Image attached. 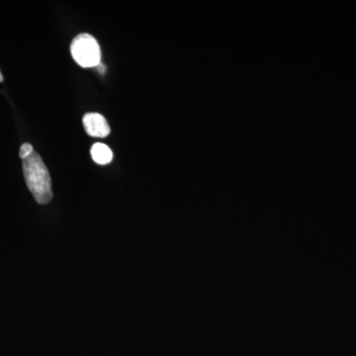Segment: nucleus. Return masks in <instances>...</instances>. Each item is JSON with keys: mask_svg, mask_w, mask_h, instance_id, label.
Segmentation results:
<instances>
[{"mask_svg": "<svg viewBox=\"0 0 356 356\" xmlns=\"http://www.w3.org/2000/svg\"><path fill=\"white\" fill-rule=\"evenodd\" d=\"M34 153V149H33L32 145L28 144V143H25L20 147L19 156L22 159H25L29 158L31 154Z\"/></svg>", "mask_w": 356, "mask_h": 356, "instance_id": "39448f33", "label": "nucleus"}, {"mask_svg": "<svg viewBox=\"0 0 356 356\" xmlns=\"http://www.w3.org/2000/svg\"><path fill=\"white\" fill-rule=\"evenodd\" d=\"M23 173L26 184L39 204H48L53 198L50 173L43 159L34 152L29 158L23 159Z\"/></svg>", "mask_w": 356, "mask_h": 356, "instance_id": "f257e3e1", "label": "nucleus"}, {"mask_svg": "<svg viewBox=\"0 0 356 356\" xmlns=\"http://www.w3.org/2000/svg\"><path fill=\"white\" fill-rule=\"evenodd\" d=\"M3 81V76H2L1 72H0V83Z\"/></svg>", "mask_w": 356, "mask_h": 356, "instance_id": "0eeeda50", "label": "nucleus"}, {"mask_svg": "<svg viewBox=\"0 0 356 356\" xmlns=\"http://www.w3.org/2000/svg\"><path fill=\"white\" fill-rule=\"evenodd\" d=\"M96 69L99 70L100 74H104L105 72H106V65L102 64V63H100V64L96 67Z\"/></svg>", "mask_w": 356, "mask_h": 356, "instance_id": "423d86ee", "label": "nucleus"}, {"mask_svg": "<svg viewBox=\"0 0 356 356\" xmlns=\"http://www.w3.org/2000/svg\"><path fill=\"white\" fill-rule=\"evenodd\" d=\"M91 158L98 165H108L113 159V153L108 146L102 143H96L91 147Z\"/></svg>", "mask_w": 356, "mask_h": 356, "instance_id": "20e7f679", "label": "nucleus"}, {"mask_svg": "<svg viewBox=\"0 0 356 356\" xmlns=\"http://www.w3.org/2000/svg\"><path fill=\"white\" fill-rule=\"evenodd\" d=\"M70 53L77 65L84 69L96 67L102 63V49L95 37L79 34L70 44Z\"/></svg>", "mask_w": 356, "mask_h": 356, "instance_id": "f03ea898", "label": "nucleus"}, {"mask_svg": "<svg viewBox=\"0 0 356 356\" xmlns=\"http://www.w3.org/2000/svg\"><path fill=\"white\" fill-rule=\"evenodd\" d=\"M83 126L86 133L91 137L105 138L110 134L108 122L98 113H88L84 115Z\"/></svg>", "mask_w": 356, "mask_h": 356, "instance_id": "7ed1b4c3", "label": "nucleus"}]
</instances>
